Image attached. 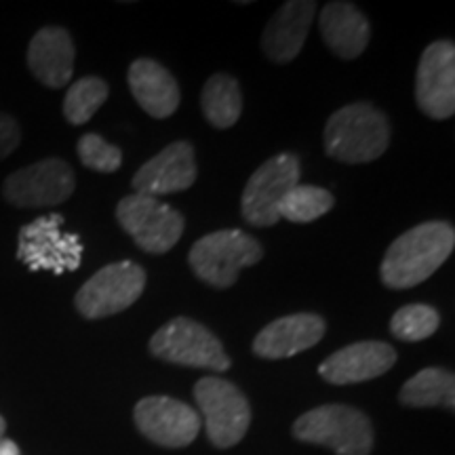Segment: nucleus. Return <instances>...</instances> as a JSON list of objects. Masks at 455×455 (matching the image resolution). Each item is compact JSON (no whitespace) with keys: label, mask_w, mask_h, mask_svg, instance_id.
I'll use <instances>...</instances> for the list:
<instances>
[{"label":"nucleus","mask_w":455,"mask_h":455,"mask_svg":"<svg viewBox=\"0 0 455 455\" xmlns=\"http://www.w3.org/2000/svg\"><path fill=\"white\" fill-rule=\"evenodd\" d=\"M78 158L87 169L98 173H116L123 164L121 148L108 144L98 133H84L76 146Z\"/></svg>","instance_id":"obj_26"},{"label":"nucleus","mask_w":455,"mask_h":455,"mask_svg":"<svg viewBox=\"0 0 455 455\" xmlns=\"http://www.w3.org/2000/svg\"><path fill=\"white\" fill-rule=\"evenodd\" d=\"M64 221L61 213H49L21 226L17 259L32 272L47 270L53 275H66L81 268L83 241L74 232L61 230Z\"/></svg>","instance_id":"obj_5"},{"label":"nucleus","mask_w":455,"mask_h":455,"mask_svg":"<svg viewBox=\"0 0 455 455\" xmlns=\"http://www.w3.org/2000/svg\"><path fill=\"white\" fill-rule=\"evenodd\" d=\"M116 220L141 251L161 255L178 244L186 220L171 204L144 195L124 196L116 207Z\"/></svg>","instance_id":"obj_9"},{"label":"nucleus","mask_w":455,"mask_h":455,"mask_svg":"<svg viewBox=\"0 0 455 455\" xmlns=\"http://www.w3.org/2000/svg\"><path fill=\"white\" fill-rule=\"evenodd\" d=\"M388 116L367 101L339 108L325 124V155L333 161L371 163L388 150Z\"/></svg>","instance_id":"obj_2"},{"label":"nucleus","mask_w":455,"mask_h":455,"mask_svg":"<svg viewBox=\"0 0 455 455\" xmlns=\"http://www.w3.org/2000/svg\"><path fill=\"white\" fill-rule=\"evenodd\" d=\"M264 258L258 238L243 230H218L198 238L188 253V264L203 283L228 289L238 281V272L255 266Z\"/></svg>","instance_id":"obj_3"},{"label":"nucleus","mask_w":455,"mask_h":455,"mask_svg":"<svg viewBox=\"0 0 455 455\" xmlns=\"http://www.w3.org/2000/svg\"><path fill=\"white\" fill-rule=\"evenodd\" d=\"M323 41L339 60H356L367 49L371 26L352 3H327L321 11Z\"/></svg>","instance_id":"obj_20"},{"label":"nucleus","mask_w":455,"mask_h":455,"mask_svg":"<svg viewBox=\"0 0 455 455\" xmlns=\"http://www.w3.org/2000/svg\"><path fill=\"white\" fill-rule=\"evenodd\" d=\"M133 418L148 441L167 449H181L195 443L203 426L195 409L171 396L141 398Z\"/></svg>","instance_id":"obj_12"},{"label":"nucleus","mask_w":455,"mask_h":455,"mask_svg":"<svg viewBox=\"0 0 455 455\" xmlns=\"http://www.w3.org/2000/svg\"><path fill=\"white\" fill-rule=\"evenodd\" d=\"M4 432H7V422H4V418L0 415V443L7 439V436H4Z\"/></svg>","instance_id":"obj_29"},{"label":"nucleus","mask_w":455,"mask_h":455,"mask_svg":"<svg viewBox=\"0 0 455 455\" xmlns=\"http://www.w3.org/2000/svg\"><path fill=\"white\" fill-rule=\"evenodd\" d=\"M195 401L215 447L230 449L243 441L251 424V407L238 386L221 378H201L195 386Z\"/></svg>","instance_id":"obj_7"},{"label":"nucleus","mask_w":455,"mask_h":455,"mask_svg":"<svg viewBox=\"0 0 455 455\" xmlns=\"http://www.w3.org/2000/svg\"><path fill=\"white\" fill-rule=\"evenodd\" d=\"M316 13L315 0H289L272 15L261 34V49L275 64H289L299 55Z\"/></svg>","instance_id":"obj_17"},{"label":"nucleus","mask_w":455,"mask_h":455,"mask_svg":"<svg viewBox=\"0 0 455 455\" xmlns=\"http://www.w3.org/2000/svg\"><path fill=\"white\" fill-rule=\"evenodd\" d=\"M21 144V129L20 123L9 114L0 112V161L13 155L17 146Z\"/></svg>","instance_id":"obj_27"},{"label":"nucleus","mask_w":455,"mask_h":455,"mask_svg":"<svg viewBox=\"0 0 455 455\" xmlns=\"http://www.w3.org/2000/svg\"><path fill=\"white\" fill-rule=\"evenodd\" d=\"M127 81L135 101L152 118H169L178 110L181 100L180 84L158 61L150 57L135 60L127 72Z\"/></svg>","instance_id":"obj_19"},{"label":"nucleus","mask_w":455,"mask_h":455,"mask_svg":"<svg viewBox=\"0 0 455 455\" xmlns=\"http://www.w3.org/2000/svg\"><path fill=\"white\" fill-rule=\"evenodd\" d=\"M74 43L70 32L60 26H47L34 34L28 47V66L36 81L49 89H61L72 81Z\"/></svg>","instance_id":"obj_18"},{"label":"nucleus","mask_w":455,"mask_h":455,"mask_svg":"<svg viewBox=\"0 0 455 455\" xmlns=\"http://www.w3.org/2000/svg\"><path fill=\"white\" fill-rule=\"evenodd\" d=\"M108 95H110V89L100 76H84L76 81L68 89L64 100L66 121L74 127L89 123L93 114L106 104Z\"/></svg>","instance_id":"obj_24"},{"label":"nucleus","mask_w":455,"mask_h":455,"mask_svg":"<svg viewBox=\"0 0 455 455\" xmlns=\"http://www.w3.org/2000/svg\"><path fill=\"white\" fill-rule=\"evenodd\" d=\"M196 175L195 148L190 141H173L144 163V167H140L131 186H133L135 195L158 198L188 190L196 181Z\"/></svg>","instance_id":"obj_14"},{"label":"nucleus","mask_w":455,"mask_h":455,"mask_svg":"<svg viewBox=\"0 0 455 455\" xmlns=\"http://www.w3.org/2000/svg\"><path fill=\"white\" fill-rule=\"evenodd\" d=\"M146 289V272L135 261H114L95 272L78 289L74 306L89 321L108 318L127 310Z\"/></svg>","instance_id":"obj_8"},{"label":"nucleus","mask_w":455,"mask_h":455,"mask_svg":"<svg viewBox=\"0 0 455 455\" xmlns=\"http://www.w3.org/2000/svg\"><path fill=\"white\" fill-rule=\"evenodd\" d=\"M76 178L64 158H44L15 171L4 180L3 196L13 207H57L74 195Z\"/></svg>","instance_id":"obj_11"},{"label":"nucleus","mask_w":455,"mask_h":455,"mask_svg":"<svg viewBox=\"0 0 455 455\" xmlns=\"http://www.w3.org/2000/svg\"><path fill=\"white\" fill-rule=\"evenodd\" d=\"M415 101L435 121L451 118L455 112V44L430 43L422 53L415 76Z\"/></svg>","instance_id":"obj_13"},{"label":"nucleus","mask_w":455,"mask_h":455,"mask_svg":"<svg viewBox=\"0 0 455 455\" xmlns=\"http://www.w3.org/2000/svg\"><path fill=\"white\" fill-rule=\"evenodd\" d=\"M201 106L212 127L230 129L243 112L241 84L230 74H213L203 87Z\"/></svg>","instance_id":"obj_21"},{"label":"nucleus","mask_w":455,"mask_h":455,"mask_svg":"<svg viewBox=\"0 0 455 455\" xmlns=\"http://www.w3.org/2000/svg\"><path fill=\"white\" fill-rule=\"evenodd\" d=\"M293 436L301 443L331 449L338 455H369L373 424L365 413L348 405H323L299 415Z\"/></svg>","instance_id":"obj_4"},{"label":"nucleus","mask_w":455,"mask_h":455,"mask_svg":"<svg viewBox=\"0 0 455 455\" xmlns=\"http://www.w3.org/2000/svg\"><path fill=\"white\" fill-rule=\"evenodd\" d=\"M455 247V230L447 221H426L403 232L390 244L379 266L388 289H411L445 264Z\"/></svg>","instance_id":"obj_1"},{"label":"nucleus","mask_w":455,"mask_h":455,"mask_svg":"<svg viewBox=\"0 0 455 455\" xmlns=\"http://www.w3.org/2000/svg\"><path fill=\"white\" fill-rule=\"evenodd\" d=\"M0 455H20V447H17L15 441L4 439L0 443Z\"/></svg>","instance_id":"obj_28"},{"label":"nucleus","mask_w":455,"mask_h":455,"mask_svg":"<svg viewBox=\"0 0 455 455\" xmlns=\"http://www.w3.org/2000/svg\"><path fill=\"white\" fill-rule=\"evenodd\" d=\"M441 315L428 304H409L390 318V331L401 341H422L436 333Z\"/></svg>","instance_id":"obj_25"},{"label":"nucleus","mask_w":455,"mask_h":455,"mask_svg":"<svg viewBox=\"0 0 455 455\" xmlns=\"http://www.w3.org/2000/svg\"><path fill=\"white\" fill-rule=\"evenodd\" d=\"M325 318L310 312L281 316L266 325L253 339V352L266 361H278L310 350L325 338Z\"/></svg>","instance_id":"obj_16"},{"label":"nucleus","mask_w":455,"mask_h":455,"mask_svg":"<svg viewBox=\"0 0 455 455\" xmlns=\"http://www.w3.org/2000/svg\"><path fill=\"white\" fill-rule=\"evenodd\" d=\"M299 158L291 152L272 156L249 178L243 190L241 213L247 224L270 228L278 224L283 198L299 184Z\"/></svg>","instance_id":"obj_10"},{"label":"nucleus","mask_w":455,"mask_h":455,"mask_svg":"<svg viewBox=\"0 0 455 455\" xmlns=\"http://www.w3.org/2000/svg\"><path fill=\"white\" fill-rule=\"evenodd\" d=\"M401 403L407 407H455V378L441 367L415 373L401 388Z\"/></svg>","instance_id":"obj_22"},{"label":"nucleus","mask_w":455,"mask_h":455,"mask_svg":"<svg viewBox=\"0 0 455 455\" xmlns=\"http://www.w3.org/2000/svg\"><path fill=\"white\" fill-rule=\"evenodd\" d=\"M150 352L173 365L212 369L224 373L232 367L221 341L201 323L178 316L163 325L150 339Z\"/></svg>","instance_id":"obj_6"},{"label":"nucleus","mask_w":455,"mask_h":455,"mask_svg":"<svg viewBox=\"0 0 455 455\" xmlns=\"http://www.w3.org/2000/svg\"><path fill=\"white\" fill-rule=\"evenodd\" d=\"M333 195L325 188L298 184L289 195L283 198L278 215L283 220L293 221V224H310L333 209Z\"/></svg>","instance_id":"obj_23"},{"label":"nucleus","mask_w":455,"mask_h":455,"mask_svg":"<svg viewBox=\"0 0 455 455\" xmlns=\"http://www.w3.org/2000/svg\"><path fill=\"white\" fill-rule=\"evenodd\" d=\"M396 363V350L386 341H356L325 358L318 367L323 379L329 384L346 386L369 382L390 371Z\"/></svg>","instance_id":"obj_15"}]
</instances>
